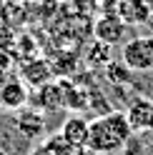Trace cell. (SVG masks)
Listing matches in <instances>:
<instances>
[{
  "label": "cell",
  "mask_w": 153,
  "mask_h": 155,
  "mask_svg": "<svg viewBox=\"0 0 153 155\" xmlns=\"http://www.w3.org/2000/svg\"><path fill=\"white\" fill-rule=\"evenodd\" d=\"M148 25L153 28V8H151V18H148Z\"/></svg>",
  "instance_id": "5bb4252c"
},
{
  "label": "cell",
  "mask_w": 153,
  "mask_h": 155,
  "mask_svg": "<svg viewBox=\"0 0 153 155\" xmlns=\"http://www.w3.org/2000/svg\"><path fill=\"white\" fill-rule=\"evenodd\" d=\"M13 65H15V58H13V53L8 50V48H0V75L10 73V70H13Z\"/></svg>",
  "instance_id": "4fadbf2b"
},
{
  "label": "cell",
  "mask_w": 153,
  "mask_h": 155,
  "mask_svg": "<svg viewBox=\"0 0 153 155\" xmlns=\"http://www.w3.org/2000/svg\"><path fill=\"white\" fill-rule=\"evenodd\" d=\"M121 60L133 73H148L153 68V35H136L123 43Z\"/></svg>",
  "instance_id": "7a4b0ae2"
},
{
  "label": "cell",
  "mask_w": 153,
  "mask_h": 155,
  "mask_svg": "<svg viewBox=\"0 0 153 155\" xmlns=\"http://www.w3.org/2000/svg\"><path fill=\"white\" fill-rule=\"evenodd\" d=\"M33 108L35 110H58L63 108V93H60V83H45L40 88H35V98H33Z\"/></svg>",
  "instance_id": "30bf717a"
},
{
  "label": "cell",
  "mask_w": 153,
  "mask_h": 155,
  "mask_svg": "<svg viewBox=\"0 0 153 155\" xmlns=\"http://www.w3.org/2000/svg\"><path fill=\"white\" fill-rule=\"evenodd\" d=\"M53 70H50V63L40 60V58H30L20 65V80L30 88H40V85L50 83Z\"/></svg>",
  "instance_id": "52a82bcc"
},
{
  "label": "cell",
  "mask_w": 153,
  "mask_h": 155,
  "mask_svg": "<svg viewBox=\"0 0 153 155\" xmlns=\"http://www.w3.org/2000/svg\"><path fill=\"white\" fill-rule=\"evenodd\" d=\"M110 50L113 48L110 45H106V43H100V40H90V45H88V50H85V63H88L90 68H106L113 58H110Z\"/></svg>",
  "instance_id": "8fae6325"
},
{
  "label": "cell",
  "mask_w": 153,
  "mask_h": 155,
  "mask_svg": "<svg viewBox=\"0 0 153 155\" xmlns=\"http://www.w3.org/2000/svg\"><path fill=\"white\" fill-rule=\"evenodd\" d=\"M131 135L133 130L126 113H103L93 118L88 125V148L85 150H90L93 155H118L121 150L128 148Z\"/></svg>",
  "instance_id": "6da1fadb"
},
{
  "label": "cell",
  "mask_w": 153,
  "mask_h": 155,
  "mask_svg": "<svg viewBox=\"0 0 153 155\" xmlns=\"http://www.w3.org/2000/svg\"><path fill=\"white\" fill-rule=\"evenodd\" d=\"M3 5H5V0H0V8H3Z\"/></svg>",
  "instance_id": "2e32d148"
},
{
  "label": "cell",
  "mask_w": 153,
  "mask_h": 155,
  "mask_svg": "<svg viewBox=\"0 0 153 155\" xmlns=\"http://www.w3.org/2000/svg\"><path fill=\"white\" fill-rule=\"evenodd\" d=\"M15 128H18V133H20L23 138L35 140V138H40V135L45 133V118H43V113L35 110V108L20 110L18 118H15Z\"/></svg>",
  "instance_id": "9c48e42d"
},
{
  "label": "cell",
  "mask_w": 153,
  "mask_h": 155,
  "mask_svg": "<svg viewBox=\"0 0 153 155\" xmlns=\"http://www.w3.org/2000/svg\"><path fill=\"white\" fill-rule=\"evenodd\" d=\"M126 30H128V25L116 15V10H113V13H103L98 20H95V25H93V35H95V40L106 43V45H110V48H113V45H118V43H123V38H126Z\"/></svg>",
  "instance_id": "3957f363"
},
{
  "label": "cell",
  "mask_w": 153,
  "mask_h": 155,
  "mask_svg": "<svg viewBox=\"0 0 153 155\" xmlns=\"http://www.w3.org/2000/svg\"><path fill=\"white\" fill-rule=\"evenodd\" d=\"M5 80H8V78H5V75H0V88H3V83H5Z\"/></svg>",
  "instance_id": "9a60e30c"
},
{
  "label": "cell",
  "mask_w": 153,
  "mask_h": 155,
  "mask_svg": "<svg viewBox=\"0 0 153 155\" xmlns=\"http://www.w3.org/2000/svg\"><path fill=\"white\" fill-rule=\"evenodd\" d=\"M126 118L131 123V130L133 133H146L153 130V100L148 98H133L126 108Z\"/></svg>",
  "instance_id": "5b68a950"
},
{
  "label": "cell",
  "mask_w": 153,
  "mask_h": 155,
  "mask_svg": "<svg viewBox=\"0 0 153 155\" xmlns=\"http://www.w3.org/2000/svg\"><path fill=\"white\" fill-rule=\"evenodd\" d=\"M28 100H30V93H28V85L20 78H8L0 88V108L5 110H23Z\"/></svg>",
  "instance_id": "8992f818"
},
{
  "label": "cell",
  "mask_w": 153,
  "mask_h": 155,
  "mask_svg": "<svg viewBox=\"0 0 153 155\" xmlns=\"http://www.w3.org/2000/svg\"><path fill=\"white\" fill-rule=\"evenodd\" d=\"M151 8H153L151 0H118L116 3V15L128 28H138V25H148Z\"/></svg>",
  "instance_id": "277c9868"
},
{
  "label": "cell",
  "mask_w": 153,
  "mask_h": 155,
  "mask_svg": "<svg viewBox=\"0 0 153 155\" xmlns=\"http://www.w3.org/2000/svg\"><path fill=\"white\" fill-rule=\"evenodd\" d=\"M0 155H8V153H3V150H0Z\"/></svg>",
  "instance_id": "e0dca14e"
},
{
  "label": "cell",
  "mask_w": 153,
  "mask_h": 155,
  "mask_svg": "<svg viewBox=\"0 0 153 155\" xmlns=\"http://www.w3.org/2000/svg\"><path fill=\"white\" fill-rule=\"evenodd\" d=\"M88 125H90V120L80 118V115H70V118L63 123L60 135L73 145L75 150H85L88 148Z\"/></svg>",
  "instance_id": "ba28073f"
},
{
  "label": "cell",
  "mask_w": 153,
  "mask_h": 155,
  "mask_svg": "<svg viewBox=\"0 0 153 155\" xmlns=\"http://www.w3.org/2000/svg\"><path fill=\"white\" fill-rule=\"evenodd\" d=\"M103 70H106V80L113 83V85H126L131 80V68L123 60H110Z\"/></svg>",
  "instance_id": "7c38bea8"
}]
</instances>
